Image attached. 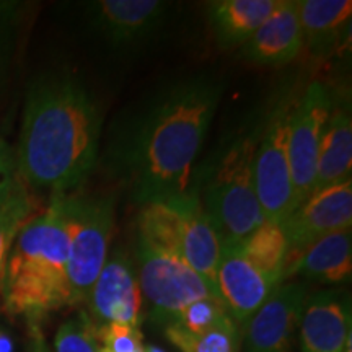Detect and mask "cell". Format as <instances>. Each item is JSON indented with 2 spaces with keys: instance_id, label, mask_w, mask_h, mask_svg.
I'll use <instances>...</instances> for the list:
<instances>
[{
  "instance_id": "obj_1",
  "label": "cell",
  "mask_w": 352,
  "mask_h": 352,
  "mask_svg": "<svg viewBox=\"0 0 352 352\" xmlns=\"http://www.w3.org/2000/svg\"><path fill=\"white\" fill-rule=\"evenodd\" d=\"M223 91L226 82L215 74L176 77L114 124L104 165L135 204L192 191L196 158Z\"/></svg>"
},
{
  "instance_id": "obj_2",
  "label": "cell",
  "mask_w": 352,
  "mask_h": 352,
  "mask_svg": "<svg viewBox=\"0 0 352 352\" xmlns=\"http://www.w3.org/2000/svg\"><path fill=\"white\" fill-rule=\"evenodd\" d=\"M101 113L76 77L47 74L28 88L15 152L26 188L69 195L77 191L98 160Z\"/></svg>"
},
{
  "instance_id": "obj_3",
  "label": "cell",
  "mask_w": 352,
  "mask_h": 352,
  "mask_svg": "<svg viewBox=\"0 0 352 352\" xmlns=\"http://www.w3.org/2000/svg\"><path fill=\"white\" fill-rule=\"evenodd\" d=\"M67 266L60 195H51L47 208L21 227L8 253L0 292L3 310L39 327L44 316L72 307Z\"/></svg>"
},
{
  "instance_id": "obj_4",
  "label": "cell",
  "mask_w": 352,
  "mask_h": 352,
  "mask_svg": "<svg viewBox=\"0 0 352 352\" xmlns=\"http://www.w3.org/2000/svg\"><path fill=\"white\" fill-rule=\"evenodd\" d=\"M263 122L227 140L195 173L192 186L223 245H240L264 222L254 188V153Z\"/></svg>"
},
{
  "instance_id": "obj_5",
  "label": "cell",
  "mask_w": 352,
  "mask_h": 352,
  "mask_svg": "<svg viewBox=\"0 0 352 352\" xmlns=\"http://www.w3.org/2000/svg\"><path fill=\"white\" fill-rule=\"evenodd\" d=\"M138 240L183 259L219 297L215 274L223 243L202 209L195 186L188 195L139 206Z\"/></svg>"
},
{
  "instance_id": "obj_6",
  "label": "cell",
  "mask_w": 352,
  "mask_h": 352,
  "mask_svg": "<svg viewBox=\"0 0 352 352\" xmlns=\"http://www.w3.org/2000/svg\"><path fill=\"white\" fill-rule=\"evenodd\" d=\"M69 243V287L72 307L87 303L109 256L114 228V199L74 191L60 195Z\"/></svg>"
},
{
  "instance_id": "obj_7",
  "label": "cell",
  "mask_w": 352,
  "mask_h": 352,
  "mask_svg": "<svg viewBox=\"0 0 352 352\" xmlns=\"http://www.w3.org/2000/svg\"><path fill=\"white\" fill-rule=\"evenodd\" d=\"M85 33L111 54H131L148 46L170 19L162 0H94L78 7Z\"/></svg>"
},
{
  "instance_id": "obj_8",
  "label": "cell",
  "mask_w": 352,
  "mask_h": 352,
  "mask_svg": "<svg viewBox=\"0 0 352 352\" xmlns=\"http://www.w3.org/2000/svg\"><path fill=\"white\" fill-rule=\"evenodd\" d=\"M289 98H280L263 122L254 153V188L266 222L283 223L297 208L289 166L287 139L292 113Z\"/></svg>"
},
{
  "instance_id": "obj_9",
  "label": "cell",
  "mask_w": 352,
  "mask_h": 352,
  "mask_svg": "<svg viewBox=\"0 0 352 352\" xmlns=\"http://www.w3.org/2000/svg\"><path fill=\"white\" fill-rule=\"evenodd\" d=\"M138 280L140 292L151 307L152 318L171 324L191 303L202 298H219L206 280L183 259L135 240Z\"/></svg>"
},
{
  "instance_id": "obj_10",
  "label": "cell",
  "mask_w": 352,
  "mask_h": 352,
  "mask_svg": "<svg viewBox=\"0 0 352 352\" xmlns=\"http://www.w3.org/2000/svg\"><path fill=\"white\" fill-rule=\"evenodd\" d=\"M331 109L333 96L327 85L311 82L290 113L287 153L297 206L315 189L321 139Z\"/></svg>"
},
{
  "instance_id": "obj_11",
  "label": "cell",
  "mask_w": 352,
  "mask_h": 352,
  "mask_svg": "<svg viewBox=\"0 0 352 352\" xmlns=\"http://www.w3.org/2000/svg\"><path fill=\"white\" fill-rule=\"evenodd\" d=\"M289 243L285 277L298 254L328 233L352 226V179L314 191L280 223Z\"/></svg>"
},
{
  "instance_id": "obj_12",
  "label": "cell",
  "mask_w": 352,
  "mask_h": 352,
  "mask_svg": "<svg viewBox=\"0 0 352 352\" xmlns=\"http://www.w3.org/2000/svg\"><path fill=\"white\" fill-rule=\"evenodd\" d=\"M308 300L303 283L279 284L243 324L246 352H290Z\"/></svg>"
},
{
  "instance_id": "obj_13",
  "label": "cell",
  "mask_w": 352,
  "mask_h": 352,
  "mask_svg": "<svg viewBox=\"0 0 352 352\" xmlns=\"http://www.w3.org/2000/svg\"><path fill=\"white\" fill-rule=\"evenodd\" d=\"M90 318L96 328L121 323L139 328L142 311V292L131 258L116 250L109 254L98 279L87 298Z\"/></svg>"
},
{
  "instance_id": "obj_14",
  "label": "cell",
  "mask_w": 352,
  "mask_h": 352,
  "mask_svg": "<svg viewBox=\"0 0 352 352\" xmlns=\"http://www.w3.org/2000/svg\"><path fill=\"white\" fill-rule=\"evenodd\" d=\"M277 283L243 256L239 245H223L215 285L219 298L236 324H243L271 296Z\"/></svg>"
},
{
  "instance_id": "obj_15",
  "label": "cell",
  "mask_w": 352,
  "mask_h": 352,
  "mask_svg": "<svg viewBox=\"0 0 352 352\" xmlns=\"http://www.w3.org/2000/svg\"><path fill=\"white\" fill-rule=\"evenodd\" d=\"M303 50L297 0H280L279 7L241 46V57L258 65H284Z\"/></svg>"
},
{
  "instance_id": "obj_16",
  "label": "cell",
  "mask_w": 352,
  "mask_h": 352,
  "mask_svg": "<svg viewBox=\"0 0 352 352\" xmlns=\"http://www.w3.org/2000/svg\"><path fill=\"white\" fill-rule=\"evenodd\" d=\"M302 352H346L351 346L349 315L331 290L308 297L300 320Z\"/></svg>"
},
{
  "instance_id": "obj_17",
  "label": "cell",
  "mask_w": 352,
  "mask_h": 352,
  "mask_svg": "<svg viewBox=\"0 0 352 352\" xmlns=\"http://www.w3.org/2000/svg\"><path fill=\"white\" fill-rule=\"evenodd\" d=\"M352 271V233L351 228L338 230L315 240L298 254L289 276L298 272L305 279L320 284H341Z\"/></svg>"
},
{
  "instance_id": "obj_18",
  "label": "cell",
  "mask_w": 352,
  "mask_h": 352,
  "mask_svg": "<svg viewBox=\"0 0 352 352\" xmlns=\"http://www.w3.org/2000/svg\"><path fill=\"white\" fill-rule=\"evenodd\" d=\"M303 46L314 56H327L349 28L351 0H297Z\"/></svg>"
},
{
  "instance_id": "obj_19",
  "label": "cell",
  "mask_w": 352,
  "mask_h": 352,
  "mask_svg": "<svg viewBox=\"0 0 352 352\" xmlns=\"http://www.w3.org/2000/svg\"><path fill=\"white\" fill-rule=\"evenodd\" d=\"M280 0H215L208 3L209 21L220 46L239 47L279 7Z\"/></svg>"
},
{
  "instance_id": "obj_20",
  "label": "cell",
  "mask_w": 352,
  "mask_h": 352,
  "mask_svg": "<svg viewBox=\"0 0 352 352\" xmlns=\"http://www.w3.org/2000/svg\"><path fill=\"white\" fill-rule=\"evenodd\" d=\"M352 171V121L344 107L331 109L321 139L315 189L334 186L351 179Z\"/></svg>"
},
{
  "instance_id": "obj_21",
  "label": "cell",
  "mask_w": 352,
  "mask_h": 352,
  "mask_svg": "<svg viewBox=\"0 0 352 352\" xmlns=\"http://www.w3.org/2000/svg\"><path fill=\"white\" fill-rule=\"evenodd\" d=\"M243 256L277 283L285 279L289 243L280 223L264 222L239 245Z\"/></svg>"
},
{
  "instance_id": "obj_22",
  "label": "cell",
  "mask_w": 352,
  "mask_h": 352,
  "mask_svg": "<svg viewBox=\"0 0 352 352\" xmlns=\"http://www.w3.org/2000/svg\"><path fill=\"white\" fill-rule=\"evenodd\" d=\"M165 334L182 352H239L240 346L239 324L230 316L201 334H191L176 324L165 327Z\"/></svg>"
},
{
  "instance_id": "obj_23",
  "label": "cell",
  "mask_w": 352,
  "mask_h": 352,
  "mask_svg": "<svg viewBox=\"0 0 352 352\" xmlns=\"http://www.w3.org/2000/svg\"><path fill=\"white\" fill-rule=\"evenodd\" d=\"M33 214L34 202L25 184H20L6 201L0 202V292L13 241Z\"/></svg>"
},
{
  "instance_id": "obj_24",
  "label": "cell",
  "mask_w": 352,
  "mask_h": 352,
  "mask_svg": "<svg viewBox=\"0 0 352 352\" xmlns=\"http://www.w3.org/2000/svg\"><path fill=\"white\" fill-rule=\"evenodd\" d=\"M98 328L85 311L60 324L54 338L56 352H98Z\"/></svg>"
},
{
  "instance_id": "obj_25",
  "label": "cell",
  "mask_w": 352,
  "mask_h": 352,
  "mask_svg": "<svg viewBox=\"0 0 352 352\" xmlns=\"http://www.w3.org/2000/svg\"><path fill=\"white\" fill-rule=\"evenodd\" d=\"M228 316L230 315H228L222 300L215 297H209L188 305L171 324H176V327L191 334H201L217 327L223 320H227Z\"/></svg>"
},
{
  "instance_id": "obj_26",
  "label": "cell",
  "mask_w": 352,
  "mask_h": 352,
  "mask_svg": "<svg viewBox=\"0 0 352 352\" xmlns=\"http://www.w3.org/2000/svg\"><path fill=\"white\" fill-rule=\"evenodd\" d=\"M98 341L109 352H135L142 347V334L129 324L108 323L98 328Z\"/></svg>"
},
{
  "instance_id": "obj_27",
  "label": "cell",
  "mask_w": 352,
  "mask_h": 352,
  "mask_svg": "<svg viewBox=\"0 0 352 352\" xmlns=\"http://www.w3.org/2000/svg\"><path fill=\"white\" fill-rule=\"evenodd\" d=\"M23 184L16 171L15 152L0 138V202L6 201L16 188Z\"/></svg>"
},
{
  "instance_id": "obj_28",
  "label": "cell",
  "mask_w": 352,
  "mask_h": 352,
  "mask_svg": "<svg viewBox=\"0 0 352 352\" xmlns=\"http://www.w3.org/2000/svg\"><path fill=\"white\" fill-rule=\"evenodd\" d=\"M30 333H32V352H51L39 327H30Z\"/></svg>"
},
{
  "instance_id": "obj_29",
  "label": "cell",
  "mask_w": 352,
  "mask_h": 352,
  "mask_svg": "<svg viewBox=\"0 0 352 352\" xmlns=\"http://www.w3.org/2000/svg\"><path fill=\"white\" fill-rule=\"evenodd\" d=\"M0 352H13V342L3 331H0Z\"/></svg>"
},
{
  "instance_id": "obj_30",
  "label": "cell",
  "mask_w": 352,
  "mask_h": 352,
  "mask_svg": "<svg viewBox=\"0 0 352 352\" xmlns=\"http://www.w3.org/2000/svg\"><path fill=\"white\" fill-rule=\"evenodd\" d=\"M145 349V352H165V351H162L160 347H157V346H147V347H144Z\"/></svg>"
},
{
  "instance_id": "obj_31",
  "label": "cell",
  "mask_w": 352,
  "mask_h": 352,
  "mask_svg": "<svg viewBox=\"0 0 352 352\" xmlns=\"http://www.w3.org/2000/svg\"><path fill=\"white\" fill-rule=\"evenodd\" d=\"M98 352H109V351L104 349V347H100V351H98Z\"/></svg>"
},
{
  "instance_id": "obj_32",
  "label": "cell",
  "mask_w": 352,
  "mask_h": 352,
  "mask_svg": "<svg viewBox=\"0 0 352 352\" xmlns=\"http://www.w3.org/2000/svg\"><path fill=\"white\" fill-rule=\"evenodd\" d=\"M135 352H145V349H144V347H140V349H138Z\"/></svg>"
}]
</instances>
